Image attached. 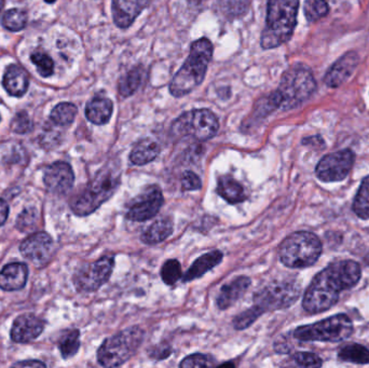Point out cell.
I'll use <instances>...</instances> for the list:
<instances>
[{
  "mask_svg": "<svg viewBox=\"0 0 369 368\" xmlns=\"http://www.w3.org/2000/svg\"><path fill=\"white\" fill-rule=\"evenodd\" d=\"M9 216V206L5 200L0 199V227L5 225V221L8 219Z\"/></svg>",
  "mask_w": 369,
  "mask_h": 368,
  "instance_id": "obj_42",
  "label": "cell"
},
{
  "mask_svg": "<svg viewBox=\"0 0 369 368\" xmlns=\"http://www.w3.org/2000/svg\"><path fill=\"white\" fill-rule=\"evenodd\" d=\"M316 82L312 71L303 65H295L284 73L280 86L270 95L275 108L292 110L314 95Z\"/></svg>",
  "mask_w": 369,
  "mask_h": 368,
  "instance_id": "obj_4",
  "label": "cell"
},
{
  "mask_svg": "<svg viewBox=\"0 0 369 368\" xmlns=\"http://www.w3.org/2000/svg\"><path fill=\"white\" fill-rule=\"evenodd\" d=\"M1 23L8 31H22L27 24V14L20 9H11L5 13Z\"/></svg>",
  "mask_w": 369,
  "mask_h": 368,
  "instance_id": "obj_32",
  "label": "cell"
},
{
  "mask_svg": "<svg viewBox=\"0 0 369 368\" xmlns=\"http://www.w3.org/2000/svg\"><path fill=\"white\" fill-rule=\"evenodd\" d=\"M250 285V278L244 277V275L234 279L229 284L224 285L217 296V307L222 310L231 307L240 298L242 297Z\"/></svg>",
  "mask_w": 369,
  "mask_h": 368,
  "instance_id": "obj_20",
  "label": "cell"
},
{
  "mask_svg": "<svg viewBox=\"0 0 369 368\" xmlns=\"http://www.w3.org/2000/svg\"><path fill=\"white\" fill-rule=\"evenodd\" d=\"M115 267L112 256H103L97 262L86 265L75 275L74 282L80 292H94L112 277Z\"/></svg>",
  "mask_w": 369,
  "mask_h": 368,
  "instance_id": "obj_11",
  "label": "cell"
},
{
  "mask_svg": "<svg viewBox=\"0 0 369 368\" xmlns=\"http://www.w3.org/2000/svg\"><path fill=\"white\" fill-rule=\"evenodd\" d=\"M31 60L34 65L37 67V71L41 77L47 78V77H50L53 74V60L48 54L36 52V53L31 54Z\"/></svg>",
  "mask_w": 369,
  "mask_h": 368,
  "instance_id": "obj_35",
  "label": "cell"
},
{
  "mask_svg": "<svg viewBox=\"0 0 369 368\" xmlns=\"http://www.w3.org/2000/svg\"><path fill=\"white\" fill-rule=\"evenodd\" d=\"M213 56V45L207 38L198 39L191 45L190 53L170 84V92L176 97L189 95L203 82Z\"/></svg>",
  "mask_w": 369,
  "mask_h": 368,
  "instance_id": "obj_3",
  "label": "cell"
},
{
  "mask_svg": "<svg viewBox=\"0 0 369 368\" xmlns=\"http://www.w3.org/2000/svg\"><path fill=\"white\" fill-rule=\"evenodd\" d=\"M46 3H55V0H46Z\"/></svg>",
  "mask_w": 369,
  "mask_h": 368,
  "instance_id": "obj_45",
  "label": "cell"
},
{
  "mask_svg": "<svg viewBox=\"0 0 369 368\" xmlns=\"http://www.w3.org/2000/svg\"><path fill=\"white\" fill-rule=\"evenodd\" d=\"M160 154L158 143L151 138L140 140L130 154V161L133 164L145 165L155 160Z\"/></svg>",
  "mask_w": 369,
  "mask_h": 368,
  "instance_id": "obj_24",
  "label": "cell"
},
{
  "mask_svg": "<svg viewBox=\"0 0 369 368\" xmlns=\"http://www.w3.org/2000/svg\"><path fill=\"white\" fill-rule=\"evenodd\" d=\"M303 10L309 22H316L329 14V7L326 0H306Z\"/></svg>",
  "mask_w": 369,
  "mask_h": 368,
  "instance_id": "obj_33",
  "label": "cell"
},
{
  "mask_svg": "<svg viewBox=\"0 0 369 368\" xmlns=\"http://www.w3.org/2000/svg\"><path fill=\"white\" fill-rule=\"evenodd\" d=\"M353 333V323L346 315H336L320 322L296 328L294 337L299 341H323L339 343Z\"/></svg>",
  "mask_w": 369,
  "mask_h": 368,
  "instance_id": "obj_8",
  "label": "cell"
},
{
  "mask_svg": "<svg viewBox=\"0 0 369 368\" xmlns=\"http://www.w3.org/2000/svg\"><path fill=\"white\" fill-rule=\"evenodd\" d=\"M36 210H34V208H31V210H25V211L22 212L20 217H18L16 226H18V228L21 229L22 232H24L25 229L33 227L34 223H36Z\"/></svg>",
  "mask_w": 369,
  "mask_h": 368,
  "instance_id": "obj_41",
  "label": "cell"
},
{
  "mask_svg": "<svg viewBox=\"0 0 369 368\" xmlns=\"http://www.w3.org/2000/svg\"><path fill=\"white\" fill-rule=\"evenodd\" d=\"M222 260V253L220 251H212L207 253V254L202 255L187 270L186 273L183 277V282H190L192 280L201 278L207 271L213 269L217 265L220 264Z\"/></svg>",
  "mask_w": 369,
  "mask_h": 368,
  "instance_id": "obj_22",
  "label": "cell"
},
{
  "mask_svg": "<svg viewBox=\"0 0 369 368\" xmlns=\"http://www.w3.org/2000/svg\"><path fill=\"white\" fill-rule=\"evenodd\" d=\"M301 289L294 282L273 283L255 296L254 307L260 315L270 310L290 307L298 299Z\"/></svg>",
  "mask_w": 369,
  "mask_h": 368,
  "instance_id": "obj_10",
  "label": "cell"
},
{
  "mask_svg": "<svg viewBox=\"0 0 369 368\" xmlns=\"http://www.w3.org/2000/svg\"><path fill=\"white\" fill-rule=\"evenodd\" d=\"M352 208L359 219L364 221L369 219V175L361 182Z\"/></svg>",
  "mask_w": 369,
  "mask_h": 368,
  "instance_id": "obj_27",
  "label": "cell"
},
{
  "mask_svg": "<svg viewBox=\"0 0 369 368\" xmlns=\"http://www.w3.org/2000/svg\"><path fill=\"white\" fill-rule=\"evenodd\" d=\"M214 365H216L214 358H211L209 356H205V354H201V353H196V354L187 356L179 364V366L183 368L212 367V366Z\"/></svg>",
  "mask_w": 369,
  "mask_h": 368,
  "instance_id": "obj_36",
  "label": "cell"
},
{
  "mask_svg": "<svg viewBox=\"0 0 369 368\" xmlns=\"http://www.w3.org/2000/svg\"><path fill=\"white\" fill-rule=\"evenodd\" d=\"M120 184L118 169L99 171L94 180L72 202V210L78 216H87L97 211L117 191Z\"/></svg>",
  "mask_w": 369,
  "mask_h": 368,
  "instance_id": "obj_6",
  "label": "cell"
},
{
  "mask_svg": "<svg viewBox=\"0 0 369 368\" xmlns=\"http://www.w3.org/2000/svg\"><path fill=\"white\" fill-rule=\"evenodd\" d=\"M260 315H262L258 312V310L253 306L250 309L238 315L237 317H234V328H237V330H245V328H250Z\"/></svg>",
  "mask_w": 369,
  "mask_h": 368,
  "instance_id": "obj_38",
  "label": "cell"
},
{
  "mask_svg": "<svg viewBox=\"0 0 369 368\" xmlns=\"http://www.w3.org/2000/svg\"><path fill=\"white\" fill-rule=\"evenodd\" d=\"M144 71L142 69H134L125 74L119 82V93L121 97H129L136 93L143 82Z\"/></svg>",
  "mask_w": 369,
  "mask_h": 368,
  "instance_id": "obj_28",
  "label": "cell"
},
{
  "mask_svg": "<svg viewBox=\"0 0 369 368\" xmlns=\"http://www.w3.org/2000/svg\"><path fill=\"white\" fill-rule=\"evenodd\" d=\"M163 195L160 187L149 186L138 195L127 210V219L133 221H146L153 219L162 208Z\"/></svg>",
  "mask_w": 369,
  "mask_h": 368,
  "instance_id": "obj_13",
  "label": "cell"
},
{
  "mask_svg": "<svg viewBox=\"0 0 369 368\" xmlns=\"http://www.w3.org/2000/svg\"><path fill=\"white\" fill-rule=\"evenodd\" d=\"M299 0H269L262 47L275 49L290 40L297 24Z\"/></svg>",
  "mask_w": 369,
  "mask_h": 368,
  "instance_id": "obj_2",
  "label": "cell"
},
{
  "mask_svg": "<svg viewBox=\"0 0 369 368\" xmlns=\"http://www.w3.org/2000/svg\"><path fill=\"white\" fill-rule=\"evenodd\" d=\"M3 5H5V0H0V11L3 10Z\"/></svg>",
  "mask_w": 369,
  "mask_h": 368,
  "instance_id": "obj_44",
  "label": "cell"
},
{
  "mask_svg": "<svg viewBox=\"0 0 369 368\" xmlns=\"http://www.w3.org/2000/svg\"><path fill=\"white\" fill-rule=\"evenodd\" d=\"M142 328H127L107 338L97 351V360L104 367H118L130 360L143 343Z\"/></svg>",
  "mask_w": 369,
  "mask_h": 368,
  "instance_id": "obj_7",
  "label": "cell"
},
{
  "mask_svg": "<svg viewBox=\"0 0 369 368\" xmlns=\"http://www.w3.org/2000/svg\"><path fill=\"white\" fill-rule=\"evenodd\" d=\"M112 110L114 105L110 99L97 97L90 101L86 107V116L92 123L102 125L110 121Z\"/></svg>",
  "mask_w": 369,
  "mask_h": 368,
  "instance_id": "obj_23",
  "label": "cell"
},
{
  "mask_svg": "<svg viewBox=\"0 0 369 368\" xmlns=\"http://www.w3.org/2000/svg\"><path fill=\"white\" fill-rule=\"evenodd\" d=\"M44 180L47 188L51 193L56 195L68 193L75 182L72 167L63 161L49 165L44 172Z\"/></svg>",
  "mask_w": 369,
  "mask_h": 368,
  "instance_id": "obj_15",
  "label": "cell"
},
{
  "mask_svg": "<svg viewBox=\"0 0 369 368\" xmlns=\"http://www.w3.org/2000/svg\"><path fill=\"white\" fill-rule=\"evenodd\" d=\"M77 112H78V110H77L76 105L73 104V103H61V104L54 107L51 114H50V119L55 125L65 127V125H72L75 118H76Z\"/></svg>",
  "mask_w": 369,
  "mask_h": 368,
  "instance_id": "obj_30",
  "label": "cell"
},
{
  "mask_svg": "<svg viewBox=\"0 0 369 368\" xmlns=\"http://www.w3.org/2000/svg\"><path fill=\"white\" fill-rule=\"evenodd\" d=\"M27 73L22 67L12 64L3 76V86L11 97H22L28 89Z\"/></svg>",
  "mask_w": 369,
  "mask_h": 368,
  "instance_id": "obj_21",
  "label": "cell"
},
{
  "mask_svg": "<svg viewBox=\"0 0 369 368\" xmlns=\"http://www.w3.org/2000/svg\"><path fill=\"white\" fill-rule=\"evenodd\" d=\"M353 151L350 149L340 150L322 158L316 165V176L324 183L342 182L349 175L354 164Z\"/></svg>",
  "mask_w": 369,
  "mask_h": 368,
  "instance_id": "obj_12",
  "label": "cell"
},
{
  "mask_svg": "<svg viewBox=\"0 0 369 368\" xmlns=\"http://www.w3.org/2000/svg\"><path fill=\"white\" fill-rule=\"evenodd\" d=\"M59 348L64 358H73L80 348L79 330H69L64 334L60 341Z\"/></svg>",
  "mask_w": 369,
  "mask_h": 368,
  "instance_id": "obj_31",
  "label": "cell"
},
{
  "mask_svg": "<svg viewBox=\"0 0 369 368\" xmlns=\"http://www.w3.org/2000/svg\"><path fill=\"white\" fill-rule=\"evenodd\" d=\"M53 241L47 232H39L28 236L21 244L20 251L25 258L35 264H44L51 256Z\"/></svg>",
  "mask_w": 369,
  "mask_h": 368,
  "instance_id": "obj_14",
  "label": "cell"
},
{
  "mask_svg": "<svg viewBox=\"0 0 369 368\" xmlns=\"http://www.w3.org/2000/svg\"><path fill=\"white\" fill-rule=\"evenodd\" d=\"M44 321L36 315H21L13 322L11 339L18 343H31L44 332Z\"/></svg>",
  "mask_w": 369,
  "mask_h": 368,
  "instance_id": "obj_16",
  "label": "cell"
},
{
  "mask_svg": "<svg viewBox=\"0 0 369 368\" xmlns=\"http://www.w3.org/2000/svg\"><path fill=\"white\" fill-rule=\"evenodd\" d=\"M217 193L230 204H237L245 200L243 186L230 176H222L217 184Z\"/></svg>",
  "mask_w": 369,
  "mask_h": 368,
  "instance_id": "obj_25",
  "label": "cell"
},
{
  "mask_svg": "<svg viewBox=\"0 0 369 368\" xmlns=\"http://www.w3.org/2000/svg\"><path fill=\"white\" fill-rule=\"evenodd\" d=\"M13 366H18V367H27V366H33V367H46V364L42 363L40 360H28V362H20V363L14 364Z\"/></svg>",
  "mask_w": 369,
  "mask_h": 368,
  "instance_id": "obj_43",
  "label": "cell"
},
{
  "mask_svg": "<svg viewBox=\"0 0 369 368\" xmlns=\"http://www.w3.org/2000/svg\"><path fill=\"white\" fill-rule=\"evenodd\" d=\"M151 3V0H112V16L116 25L129 27Z\"/></svg>",
  "mask_w": 369,
  "mask_h": 368,
  "instance_id": "obj_18",
  "label": "cell"
},
{
  "mask_svg": "<svg viewBox=\"0 0 369 368\" xmlns=\"http://www.w3.org/2000/svg\"><path fill=\"white\" fill-rule=\"evenodd\" d=\"M161 278L166 284H175L181 278V267L179 260L170 259L168 262H164L162 269H161Z\"/></svg>",
  "mask_w": 369,
  "mask_h": 368,
  "instance_id": "obj_34",
  "label": "cell"
},
{
  "mask_svg": "<svg viewBox=\"0 0 369 368\" xmlns=\"http://www.w3.org/2000/svg\"><path fill=\"white\" fill-rule=\"evenodd\" d=\"M359 58L357 52H348L337 60L324 77V82L329 88H339L352 76L359 65Z\"/></svg>",
  "mask_w": 369,
  "mask_h": 368,
  "instance_id": "obj_17",
  "label": "cell"
},
{
  "mask_svg": "<svg viewBox=\"0 0 369 368\" xmlns=\"http://www.w3.org/2000/svg\"><path fill=\"white\" fill-rule=\"evenodd\" d=\"M28 267L23 262H12L0 271V289L8 292L22 290L27 282Z\"/></svg>",
  "mask_w": 369,
  "mask_h": 368,
  "instance_id": "obj_19",
  "label": "cell"
},
{
  "mask_svg": "<svg viewBox=\"0 0 369 368\" xmlns=\"http://www.w3.org/2000/svg\"><path fill=\"white\" fill-rule=\"evenodd\" d=\"M322 242L316 234L297 232L283 240L279 249L281 262L288 268H307L318 262L322 254Z\"/></svg>",
  "mask_w": 369,
  "mask_h": 368,
  "instance_id": "obj_5",
  "label": "cell"
},
{
  "mask_svg": "<svg viewBox=\"0 0 369 368\" xmlns=\"http://www.w3.org/2000/svg\"><path fill=\"white\" fill-rule=\"evenodd\" d=\"M33 127V121L26 112H18L11 122V129H12L13 132L18 133V134H25V133L31 132Z\"/></svg>",
  "mask_w": 369,
  "mask_h": 368,
  "instance_id": "obj_37",
  "label": "cell"
},
{
  "mask_svg": "<svg viewBox=\"0 0 369 368\" xmlns=\"http://www.w3.org/2000/svg\"><path fill=\"white\" fill-rule=\"evenodd\" d=\"M173 232V221L170 219H159L146 229L142 234V241L148 245H155L168 239Z\"/></svg>",
  "mask_w": 369,
  "mask_h": 368,
  "instance_id": "obj_26",
  "label": "cell"
},
{
  "mask_svg": "<svg viewBox=\"0 0 369 368\" xmlns=\"http://www.w3.org/2000/svg\"><path fill=\"white\" fill-rule=\"evenodd\" d=\"M361 277L357 262L348 259L333 262L312 280L303 296V309L311 315L327 311L338 302L340 293L353 289Z\"/></svg>",
  "mask_w": 369,
  "mask_h": 368,
  "instance_id": "obj_1",
  "label": "cell"
},
{
  "mask_svg": "<svg viewBox=\"0 0 369 368\" xmlns=\"http://www.w3.org/2000/svg\"><path fill=\"white\" fill-rule=\"evenodd\" d=\"M294 360L301 367H321L323 364L320 356L310 352L296 353Z\"/></svg>",
  "mask_w": 369,
  "mask_h": 368,
  "instance_id": "obj_39",
  "label": "cell"
},
{
  "mask_svg": "<svg viewBox=\"0 0 369 368\" xmlns=\"http://www.w3.org/2000/svg\"><path fill=\"white\" fill-rule=\"evenodd\" d=\"M340 360L354 364H369V350L359 343L348 345L338 354Z\"/></svg>",
  "mask_w": 369,
  "mask_h": 368,
  "instance_id": "obj_29",
  "label": "cell"
},
{
  "mask_svg": "<svg viewBox=\"0 0 369 368\" xmlns=\"http://www.w3.org/2000/svg\"><path fill=\"white\" fill-rule=\"evenodd\" d=\"M181 187L186 191H199L201 189L202 182L196 173L187 171L181 176Z\"/></svg>",
  "mask_w": 369,
  "mask_h": 368,
  "instance_id": "obj_40",
  "label": "cell"
},
{
  "mask_svg": "<svg viewBox=\"0 0 369 368\" xmlns=\"http://www.w3.org/2000/svg\"><path fill=\"white\" fill-rule=\"evenodd\" d=\"M219 122L211 110H194L179 116L172 127L174 134L194 137L204 142L211 140L218 132Z\"/></svg>",
  "mask_w": 369,
  "mask_h": 368,
  "instance_id": "obj_9",
  "label": "cell"
}]
</instances>
